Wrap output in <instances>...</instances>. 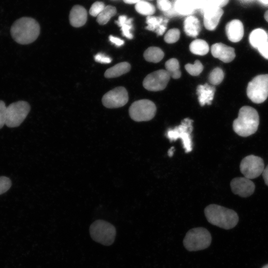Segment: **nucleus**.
I'll return each mask as SVG.
<instances>
[{
  "label": "nucleus",
  "instance_id": "nucleus-1",
  "mask_svg": "<svg viewBox=\"0 0 268 268\" xmlns=\"http://www.w3.org/2000/svg\"><path fill=\"white\" fill-rule=\"evenodd\" d=\"M10 32L12 38L16 43L27 45L37 39L40 34V27L35 19L22 17L13 22Z\"/></svg>",
  "mask_w": 268,
  "mask_h": 268
},
{
  "label": "nucleus",
  "instance_id": "nucleus-2",
  "mask_svg": "<svg viewBox=\"0 0 268 268\" xmlns=\"http://www.w3.org/2000/svg\"><path fill=\"white\" fill-rule=\"evenodd\" d=\"M204 214L208 222L224 229H230L238 223L239 217L233 210L211 204L204 208Z\"/></svg>",
  "mask_w": 268,
  "mask_h": 268
},
{
  "label": "nucleus",
  "instance_id": "nucleus-3",
  "mask_svg": "<svg viewBox=\"0 0 268 268\" xmlns=\"http://www.w3.org/2000/svg\"><path fill=\"white\" fill-rule=\"evenodd\" d=\"M259 125V116L254 108L248 106L242 107L238 116L233 123L234 131L243 137L250 136L256 132Z\"/></svg>",
  "mask_w": 268,
  "mask_h": 268
},
{
  "label": "nucleus",
  "instance_id": "nucleus-4",
  "mask_svg": "<svg viewBox=\"0 0 268 268\" xmlns=\"http://www.w3.org/2000/svg\"><path fill=\"white\" fill-rule=\"evenodd\" d=\"M211 240V234L206 228L196 227L187 232L184 238L183 245L189 251H197L208 248Z\"/></svg>",
  "mask_w": 268,
  "mask_h": 268
},
{
  "label": "nucleus",
  "instance_id": "nucleus-5",
  "mask_svg": "<svg viewBox=\"0 0 268 268\" xmlns=\"http://www.w3.org/2000/svg\"><path fill=\"white\" fill-rule=\"evenodd\" d=\"M89 232L94 241L105 246L112 244L116 235L115 226L103 220L93 222L90 226Z\"/></svg>",
  "mask_w": 268,
  "mask_h": 268
},
{
  "label": "nucleus",
  "instance_id": "nucleus-6",
  "mask_svg": "<svg viewBox=\"0 0 268 268\" xmlns=\"http://www.w3.org/2000/svg\"><path fill=\"white\" fill-rule=\"evenodd\" d=\"M193 121L189 118L183 119L180 125L173 129H169L166 133L167 137L171 141H175L178 138L182 140L183 147L186 153L192 150L193 143L191 133L193 127Z\"/></svg>",
  "mask_w": 268,
  "mask_h": 268
},
{
  "label": "nucleus",
  "instance_id": "nucleus-7",
  "mask_svg": "<svg viewBox=\"0 0 268 268\" xmlns=\"http://www.w3.org/2000/svg\"><path fill=\"white\" fill-rule=\"evenodd\" d=\"M247 94L254 103L264 102L268 97V74L255 76L247 86Z\"/></svg>",
  "mask_w": 268,
  "mask_h": 268
},
{
  "label": "nucleus",
  "instance_id": "nucleus-8",
  "mask_svg": "<svg viewBox=\"0 0 268 268\" xmlns=\"http://www.w3.org/2000/svg\"><path fill=\"white\" fill-rule=\"evenodd\" d=\"M30 110L29 103L24 101L13 102L6 107L5 125L9 128L19 126Z\"/></svg>",
  "mask_w": 268,
  "mask_h": 268
},
{
  "label": "nucleus",
  "instance_id": "nucleus-9",
  "mask_svg": "<svg viewBox=\"0 0 268 268\" xmlns=\"http://www.w3.org/2000/svg\"><path fill=\"white\" fill-rule=\"evenodd\" d=\"M131 118L136 122L147 121L155 116L156 108L150 100L142 99L134 102L129 108Z\"/></svg>",
  "mask_w": 268,
  "mask_h": 268
},
{
  "label": "nucleus",
  "instance_id": "nucleus-10",
  "mask_svg": "<svg viewBox=\"0 0 268 268\" xmlns=\"http://www.w3.org/2000/svg\"><path fill=\"white\" fill-rule=\"evenodd\" d=\"M263 159L258 156L249 155L244 157L240 165L241 172L245 177L253 179L258 177L264 170Z\"/></svg>",
  "mask_w": 268,
  "mask_h": 268
},
{
  "label": "nucleus",
  "instance_id": "nucleus-11",
  "mask_svg": "<svg viewBox=\"0 0 268 268\" xmlns=\"http://www.w3.org/2000/svg\"><path fill=\"white\" fill-rule=\"evenodd\" d=\"M170 76L165 69H159L148 74L143 81V87L149 91L163 90L167 86Z\"/></svg>",
  "mask_w": 268,
  "mask_h": 268
},
{
  "label": "nucleus",
  "instance_id": "nucleus-12",
  "mask_svg": "<svg viewBox=\"0 0 268 268\" xmlns=\"http://www.w3.org/2000/svg\"><path fill=\"white\" fill-rule=\"evenodd\" d=\"M129 100L128 93L125 88L116 87L104 94L102 101L103 105L108 108H116L124 106Z\"/></svg>",
  "mask_w": 268,
  "mask_h": 268
},
{
  "label": "nucleus",
  "instance_id": "nucleus-13",
  "mask_svg": "<svg viewBox=\"0 0 268 268\" xmlns=\"http://www.w3.org/2000/svg\"><path fill=\"white\" fill-rule=\"evenodd\" d=\"M201 11L203 14L204 27L208 30H214L217 26L223 14V9L208 1Z\"/></svg>",
  "mask_w": 268,
  "mask_h": 268
},
{
  "label": "nucleus",
  "instance_id": "nucleus-14",
  "mask_svg": "<svg viewBox=\"0 0 268 268\" xmlns=\"http://www.w3.org/2000/svg\"><path fill=\"white\" fill-rule=\"evenodd\" d=\"M230 187L232 192L241 197L247 198L251 196L255 190V185L248 178L236 177L232 180Z\"/></svg>",
  "mask_w": 268,
  "mask_h": 268
},
{
  "label": "nucleus",
  "instance_id": "nucleus-15",
  "mask_svg": "<svg viewBox=\"0 0 268 268\" xmlns=\"http://www.w3.org/2000/svg\"><path fill=\"white\" fill-rule=\"evenodd\" d=\"M212 55L224 63L232 61L235 57L234 49L221 43H217L211 47Z\"/></svg>",
  "mask_w": 268,
  "mask_h": 268
},
{
  "label": "nucleus",
  "instance_id": "nucleus-16",
  "mask_svg": "<svg viewBox=\"0 0 268 268\" xmlns=\"http://www.w3.org/2000/svg\"><path fill=\"white\" fill-rule=\"evenodd\" d=\"M225 32L228 39L232 42H238L244 35V26L238 19H233L228 22L225 26Z\"/></svg>",
  "mask_w": 268,
  "mask_h": 268
},
{
  "label": "nucleus",
  "instance_id": "nucleus-17",
  "mask_svg": "<svg viewBox=\"0 0 268 268\" xmlns=\"http://www.w3.org/2000/svg\"><path fill=\"white\" fill-rule=\"evenodd\" d=\"M87 18L86 9L80 5H75L71 8L69 20L70 24L74 27H79L84 25Z\"/></svg>",
  "mask_w": 268,
  "mask_h": 268
},
{
  "label": "nucleus",
  "instance_id": "nucleus-18",
  "mask_svg": "<svg viewBox=\"0 0 268 268\" xmlns=\"http://www.w3.org/2000/svg\"><path fill=\"white\" fill-rule=\"evenodd\" d=\"M168 20L161 16H148L146 17L145 28L155 32L158 36L162 35L167 28Z\"/></svg>",
  "mask_w": 268,
  "mask_h": 268
},
{
  "label": "nucleus",
  "instance_id": "nucleus-19",
  "mask_svg": "<svg viewBox=\"0 0 268 268\" xmlns=\"http://www.w3.org/2000/svg\"><path fill=\"white\" fill-rule=\"evenodd\" d=\"M215 88L213 86H210L207 83L199 85L197 89L198 100L201 106L207 104L210 105L213 99Z\"/></svg>",
  "mask_w": 268,
  "mask_h": 268
},
{
  "label": "nucleus",
  "instance_id": "nucleus-20",
  "mask_svg": "<svg viewBox=\"0 0 268 268\" xmlns=\"http://www.w3.org/2000/svg\"><path fill=\"white\" fill-rule=\"evenodd\" d=\"M183 27L185 33L190 37H196L201 31L200 21L194 15H189L185 18Z\"/></svg>",
  "mask_w": 268,
  "mask_h": 268
},
{
  "label": "nucleus",
  "instance_id": "nucleus-21",
  "mask_svg": "<svg viewBox=\"0 0 268 268\" xmlns=\"http://www.w3.org/2000/svg\"><path fill=\"white\" fill-rule=\"evenodd\" d=\"M249 40L251 45L258 49L268 41V35L263 29H255L251 32Z\"/></svg>",
  "mask_w": 268,
  "mask_h": 268
},
{
  "label": "nucleus",
  "instance_id": "nucleus-22",
  "mask_svg": "<svg viewBox=\"0 0 268 268\" xmlns=\"http://www.w3.org/2000/svg\"><path fill=\"white\" fill-rule=\"evenodd\" d=\"M131 65L127 62H122L106 70L104 76L107 78L120 76L130 70Z\"/></svg>",
  "mask_w": 268,
  "mask_h": 268
},
{
  "label": "nucleus",
  "instance_id": "nucleus-23",
  "mask_svg": "<svg viewBox=\"0 0 268 268\" xmlns=\"http://www.w3.org/2000/svg\"><path fill=\"white\" fill-rule=\"evenodd\" d=\"M174 10L181 15H190L195 9L191 0H176L174 4Z\"/></svg>",
  "mask_w": 268,
  "mask_h": 268
},
{
  "label": "nucleus",
  "instance_id": "nucleus-24",
  "mask_svg": "<svg viewBox=\"0 0 268 268\" xmlns=\"http://www.w3.org/2000/svg\"><path fill=\"white\" fill-rule=\"evenodd\" d=\"M132 21V18H128L125 15L119 16L118 20L115 21V23L121 27L123 35L129 39L133 38L131 33L133 28Z\"/></svg>",
  "mask_w": 268,
  "mask_h": 268
},
{
  "label": "nucleus",
  "instance_id": "nucleus-25",
  "mask_svg": "<svg viewBox=\"0 0 268 268\" xmlns=\"http://www.w3.org/2000/svg\"><path fill=\"white\" fill-rule=\"evenodd\" d=\"M164 55L162 50L156 47H149L143 54L146 61L155 63L160 62L163 58Z\"/></svg>",
  "mask_w": 268,
  "mask_h": 268
},
{
  "label": "nucleus",
  "instance_id": "nucleus-26",
  "mask_svg": "<svg viewBox=\"0 0 268 268\" xmlns=\"http://www.w3.org/2000/svg\"><path fill=\"white\" fill-rule=\"evenodd\" d=\"M189 48L192 53L200 56L206 55L209 51V46L206 42L199 39L192 41Z\"/></svg>",
  "mask_w": 268,
  "mask_h": 268
},
{
  "label": "nucleus",
  "instance_id": "nucleus-27",
  "mask_svg": "<svg viewBox=\"0 0 268 268\" xmlns=\"http://www.w3.org/2000/svg\"><path fill=\"white\" fill-rule=\"evenodd\" d=\"M117 12L115 7L112 5H107L97 16V22L100 25H105L107 23L112 17L114 16Z\"/></svg>",
  "mask_w": 268,
  "mask_h": 268
},
{
  "label": "nucleus",
  "instance_id": "nucleus-28",
  "mask_svg": "<svg viewBox=\"0 0 268 268\" xmlns=\"http://www.w3.org/2000/svg\"><path fill=\"white\" fill-rule=\"evenodd\" d=\"M135 9L140 14L147 16L153 15L155 12L154 6L145 0H140L136 3Z\"/></svg>",
  "mask_w": 268,
  "mask_h": 268
},
{
  "label": "nucleus",
  "instance_id": "nucleus-29",
  "mask_svg": "<svg viewBox=\"0 0 268 268\" xmlns=\"http://www.w3.org/2000/svg\"><path fill=\"white\" fill-rule=\"evenodd\" d=\"M165 68L170 77L174 79L180 77L181 73L180 71L179 63L176 59L172 58L168 60L165 63Z\"/></svg>",
  "mask_w": 268,
  "mask_h": 268
},
{
  "label": "nucleus",
  "instance_id": "nucleus-30",
  "mask_svg": "<svg viewBox=\"0 0 268 268\" xmlns=\"http://www.w3.org/2000/svg\"><path fill=\"white\" fill-rule=\"evenodd\" d=\"M224 72L221 68L216 67L211 71L208 76V80L212 85L220 84L224 78Z\"/></svg>",
  "mask_w": 268,
  "mask_h": 268
},
{
  "label": "nucleus",
  "instance_id": "nucleus-31",
  "mask_svg": "<svg viewBox=\"0 0 268 268\" xmlns=\"http://www.w3.org/2000/svg\"><path fill=\"white\" fill-rule=\"evenodd\" d=\"M185 67L187 71L193 76L199 75L203 68L202 64L198 60H196L194 64H186Z\"/></svg>",
  "mask_w": 268,
  "mask_h": 268
},
{
  "label": "nucleus",
  "instance_id": "nucleus-32",
  "mask_svg": "<svg viewBox=\"0 0 268 268\" xmlns=\"http://www.w3.org/2000/svg\"><path fill=\"white\" fill-rule=\"evenodd\" d=\"M180 36V30L177 28L169 29L164 36V41L169 44L176 42Z\"/></svg>",
  "mask_w": 268,
  "mask_h": 268
},
{
  "label": "nucleus",
  "instance_id": "nucleus-33",
  "mask_svg": "<svg viewBox=\"0 0 268 268\" xmlns=\"http://www.w3.org/2000/svg\"><path fill=\"white\" fill-rule=\"evenodd\" d=\"M105 7V4L103 2L96 1L91 5L89 9V13L93 16H97Z\"/></svg>",
  "mask_w": 268,
  "mask_h": 268
},
{
  "label": "nucleus",
  "instance_id": "nucleus-34",
  "mask_svg": "<svg viewBox=\"0 0 268 268\" xmlns=\"http://www.w3.org/2000/svg\"><path fill=\"white\" fill-rule=\"evenodd\" d=\"M11 186L9 178L5 176H0V195L7 191Z\"/></svg>",
  "mask_w": 268,
  "mask_h": 268
},
{
  "label": "nucleus",
  "instance_id": "nucleus-35",
  "mask_svg": "<svg viewBox=\"0 0 268 268\" xmlns=\"http://www.w3.org/2000/svg\"><path fill=\"white\" fill-rule=\"evenodd\" d=\"M156 4L158 8L163 12L170 10L172 6L169 0H156Z\"/></svg>",
  "mask_w": 268,
  "mask_h": 268
},
{
  "label": "nucleus",
  "instance_id": "nucleus-36",
  "mask_svg": "<svg viewBox=\"0 0 268 268\" xmlns=\"http://www.w3.org/2000/svg\"><path fill=\"white\" fill-rule=\"evenodd\" d=\"M6 107L5 103L0 100V129L5 125Z\"/></svg>",
  "mask_w": 268,
  "mask_h": 268
},
{
  "label": "nucleus",
  "instance_id": "nucleus-37",
  "mask_svg": "<svg viewBox=\"0 0 268 268\" xmlns=\"http://www.w3.org/2000/svg\"><path fill=\"white\" fill-rule=\"evenodd\" d=\"M94 59L96 62L101 64H109L112 61L110 57L101 53L97 54L94 56Z\"/></svg>",
  "mask_w": 268,
  "mask_h": 268
},
{
  "label": "nucleus",
  "instance_id": "nucleus-38",
  "mask_svg": "<svg viewBox=\"0 0 268 268\" xmlns=\"http://www.w3.org/2000/svg\"><path fill=\"white\" fill-rule=\"evenodd\" d=\"M195 9L202 10L207 4V0H191Z\"/></svg>",
  "mask_w": 268,
  "mask_h": 268
},
{
  "label": "nucleus",
  "instance_id": "nucleus-39",
  "mask_svg": "<svg viewBox=\"0 0 268 268\" xmlns=\"http://www.w3.org/2000/svg\"><path fill=\"white\" fill-rule=\"evenodd\" d=\"M229 0H207L211 4L220 8L225 6L228 3Z\"/></svg>",
  "mask_w": 268,
  "mask_h": 268
},
{
  "label": "nucleus",
  "instance_id": "nucleus-40",
  "mask_svg": "<svg viewBox=\"0 0 268 268\" xmlns=\"http://www.w3.org/2000/svg\"><path fill=\"white\" fill-rule=\"evenodd\" d=\"M258 50L263 57L268 60V41Z\"/></svg>",
  "mask_w": 268,
  "mask_h": 268
},
{
  "label": "nucleus",
  "instance_id": "nucleus-41",
  "mask_svg": "<svg viewBox=\"0 0 268 268\" xmlns=\"http://www.w3.org/2000/svg\"><path fill=\"white\" fill-rule=\"evenodd\" d=\"M109 40L111 43L114 44L116 46L118 47L121 46L124 44V40L118 37H115L112 35H110L109 36Z\"/></svg>",
  "mask_w": 268,
  "mask_h": 268
},
{
  "label": "nucleus",
  "instance_id": "nucleus-42",
  "mask_svg": "<svg viewBox=\"0 0 268 268\" xmlns=\"http://www.w3.org/2000/svg\"><path fill=\"white\" fill-rule=\"evenodd\" d=\"M265 183L268 186V165L264 169L262 173Z\"/></svg>",
  "mask_w": 268,
  "mask_h": 268
},
{
  "label": "nucleus",
  "instance_id": "nucleus-43",
  "mask_svg": "<svg viewBox=\"0 0 268 268\" xmlns=\"http://www.w3.org/2000/svg\"><path fill=\"white\" fill-rule=\"evenodd\" d=\"M141 0H123L124 2L128 4H136Z\"/></svg>",
  "mask_w": 268,
  "mask_h": 268
},
{
  "label": "nucleus",
  "instance_id": "nucleus-44",
  "mask_svg": "<svg viewBox=\"0 0 268 268\" xmlns=\"http://www.w3.org/2000/svg\"><path fill=\"white\" fill-rule=\"evenodd\" d=\"M174 150H175L174 147H171L170 149H169L168 151V155L169 157H172L173 155Z\"/></svg>",
  "mask_w": 268,
  "mask_h": 268
},
{
  "label": "nucleus",
  "instance_id": "nucleus-45",
  "mask_svg": "<svg viewBox=\"0 0 268 268\" xmlns=\"http://www.w3.org/2000/svg\"><path fill=\"white\" fill-rule=\"evenodd\" d=\"M258 1L263 5L268 7V0H258Z\"/></svg>",
  "mask_w": 268,
  "mask_h": 268
},
{
  "label": "nucleus",
  "instance_id": "nucleus-46",
  "mask_svg": "<svg viewBox=\"0 0 268 268\" xmlns=\"http://www.w3.org/2000/svg\"><path fill=\"white\" fill-rule=\"evenodd\" d=\"M264 17L266 20L268 22V10L264 14Z\"/></svg>",
  "mask_w": 268,
  "mask_h": 268
},
{
  "label": "nucleus",
  "instance_id": "nucleus-47",
  "mask_svg": "<svg viewBox=\"0 0 268 268\" xmlns=\"http://www.w3.org/2000/svg\"><path fill=\"white\" fill-rule=\"evenodd\" d=\"M262 268H268V264L266 265Z\"/></svg>",
  "mask_w": 268,
  "mask_h": 268
},
{
  "label": "nucleus",
  "instance_id": "nucleus-48",
  "mask_svg": "<svg viewBox=\"0 0 268 268\" xmlns=\"http://www.w3.org/2000/svg\"></svg>",
  "mask_w": 268,
  "mask_h": 268
}]
</instances>
